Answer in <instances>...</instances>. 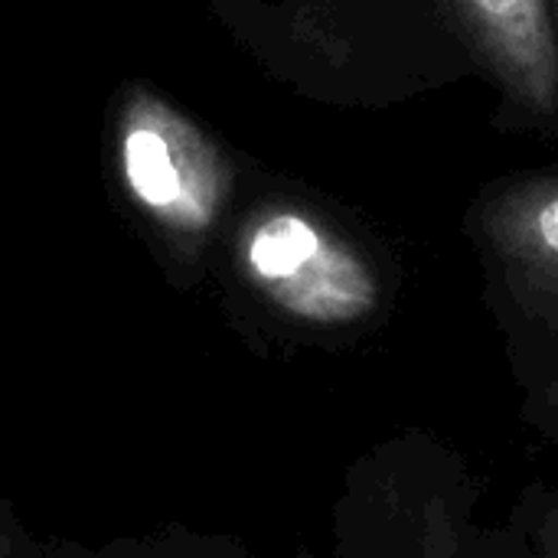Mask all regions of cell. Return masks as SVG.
<instances>
[{
    "mask_svg": "<svg viewBox=\"0 0 558 558\" xmlns=\"http://www.w3.org/2000/svg\"><path fill=\"white\" fill-rule=\"evenodd\" d=\"M255 26L278 75L337 111H389L484 82L441 0H275Z\"/></svg>",
    "mask_w": 558,
    "mask_h": 558,
    "instance_id": "obj_1",
    "label": "cell"
},
{
    "mask_svg": "<svg viewBox=\"0 0 558 558\" xmlns=\"http://www.w3.org/2000/svg\"><path fill=\"white\" fill-rule=\"evenodd\" d=\"M248 291L288 327L317 340H353L396 304L399 271L373 226L314 190H278L252 203L232 232Z\"/></svg>",
    "mask_w": 558,
    "mask_h": 558,
    "instance_id": "obj_2",
    "label": "cell"
},
{
    "mask_svg": "<svg viewBox=\"0 0 558 558\" xmlns=\"http://www.w3.org/2000/svg\"><path fill=\"white\" fill-rule=\"evenodd\" d=\"M461 232L526 415L558 438V163L487 180L468 199Z\"/></svg>",
    "mask_w": 558,
    "mask_h": 558,
    "instance_id": "obj_3",
    "label": "cell"
},
{
    "mask_svg": "<svg viewBox=\"0 0 558 558\" xmlns=\"http://www.w3.org/2000/svg\"><path fill=\"white\" fill-rule=\"evenodd\" d=\"M124 190L160 229L183 242L209 239L235 196V163L183 111L150 92H131L118 118Z\"/></svg>",
    "mask_w": 558,
    "mask_h": 558,
    "instance_id": "obj_4",
    "label": "cell"
},
{
    "mask_svg": "<svg viewBox=\"0 0 558 558\" xmlns=\"http://www.w3.org/2000/svg\"><path fill=\"white\" fill-rule=\"evenodd\" d=\"M494 95L490 124L558 141V43L546 0H441Z\"/></svg>",
    "mask_w": 558,
    "mask_h": 558,
    "instance_id": "obj_5",
    "label": "cell"
},
{
    "mask_svg": "<svg viewBox=\"0 0 558 558\" xmlns=\"http://www.w3.org/2000/svg\"><path fill=\"white\" fill-rule=\"evenodd\" d=\"M523 533L513 558H558V497H546L520 513Z\"/></svg>",
    "mask_w": 558,
    "mask_h": 558,
    "instance_id": "obj_6",
    "label": "cell"
},
{
    "mask_svg": "<svg viewBox=\"0 0 558 558\" xmlns=\"http://www.w3.org/2000/svg\"><path fill=\"white\" fill-rule=\"evenodd\" d=\"M549 7V16H553V29H556V43H558V0H546Z\"/></svg>",
    "mask_w": 558,
    "mask_h": 558,
    "instance_id": "obj_7",
    "label": "cell"
}]
</instances>
